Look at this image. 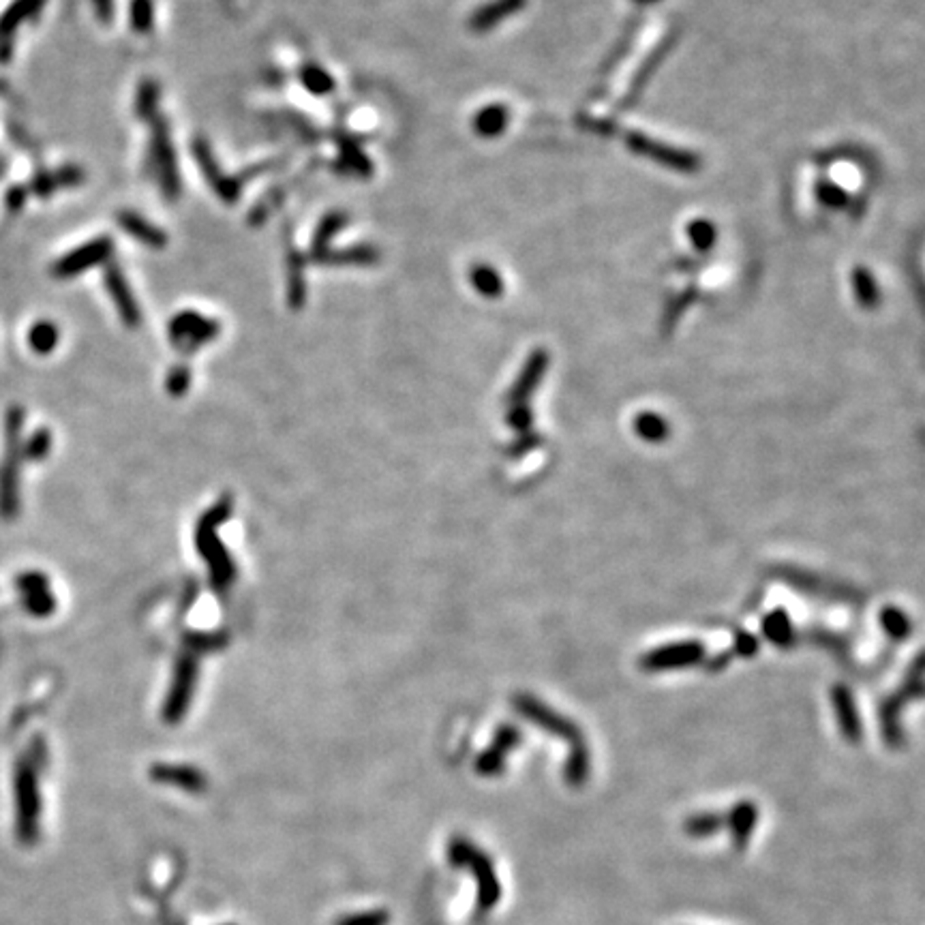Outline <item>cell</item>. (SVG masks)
<instances>
[{"instance_id":"1","label":"cell","mask_w":925,"mask_h":925,"mask_svg":"<svg viewBox=\"0 0 925 925\" xmlns=\"http://www.w3.org/2000/svg\"><path fill=\"white\" fill-rule=\"evenodd\" d=\"M232 512V499L223 497L219 499V504L212 506L202 521L197 523V532H195V544L200 555L208 561V570H210V581L219 591H225L232 585L236 568L232 557L227 555L225 544L219 538V527L230 519Z\"/></svg>"},{"instance_id":"2","label":"cell","mask_w":925,"mask_h":925,"mask_svg":"<svg viewBox=\"0 0 925 925\" xmlns=\"http://www.w3.org/2000/svg\"><path fill=\"white\" fill-rule=\"evenodd\" d=\"M450 863L457 868H465L472 872L474 881L478 885V908L482 913L491 911V908L502 900V883L495 872L491 857L480 851L476 844L467 838H454L450 842Z\"/></svg>"},{"instance_id":"3","label":"cell","mask_w":925,"mask_h":925,"mask_svg":"<svg viewBox=\"0 0 925 925\" xmlns=\"http://www.w3.org/2000/svg\"><path fill=\"white\" fill-rule=\"evenodd\" d=\"M148 168L157 178L159 189L165 200L176 202L183 193V180H180L176 150L172 144V131L168 120L155 116L150 120V146H148Z\"/></svg>"},{"instance_id":"4","label":"cell","mask_w":925,"mask_h":925,"mask_svg":"<svg viewBox=\"0 0 925 925\" xmlns=\"http://www.w3.org/2000/svg\"><path fill=\"white\" fill-rule=\"evenodd\" d=\"M624 142L634 155L643 159L654 161L666 170H673L679 174H696L703 168V159L694 153V150L679 148L673 144H666L660 140L649 138L643 131H626Z\"/></svg>"},{"instance_id":"5","label":"cell","mask_w":925,"mask_h":925,"mask_svg":"<svg viewBox=\"0 0 925 925\" xmlns=\"http://www.w3.org/2000/svg\"><path fill=\"white\" fill-rule=\"evenodd\" d=\"M24 414L20 407H11L7 416V457L0 467V512L5 519H13L20 508L18 476H20V429Z\"/></svg>"},{"instance_id":"6","label":"cell","mask_w":925,"mask_h":925,"mask_svg":"<svg viewBox=\"0 0 925 925\" xmlns=\"http://www.w3.org/2000/svg\"><path fill=\"white\" fill-rule=\"evenodd\" d=\"M219 332H221L219 322L210 320V317L197 313V311H180L178 315L172 317V322L168 326L170 343L185 356L195 354L210 341H215L219 337Z\"/></svg>"},{"instance_id":"7","label":"cell","mask_w":925,"mask_h":925,"mask_svg":"<svg viewBox=\"0 0 925 925\" xmlns=\"http://www.w3.org/2000/svg\"><path fill=\"white\" fill-rule=\"evenodd\" d=\"M514 709H517L519 714L523 718H527L529 722H534L536 726H540V729L549 731L551 735L568 741L570 750L587 746L581 731H579V726H576L572 720L557 714V711H553L551 707L540 703L538 699H534V696L519 694L517 699H514Z\"/></svg>"},{"instance_id":"8","label":"cell","mask_w":925,"mask_h":925,"mask_svg":"<svg viewBox=\"0 0 925 925\" xmlns=\"http://www.w3.org/2000/svg\"><path fill=\"white\" fill-rule=\"evenodd\" d=\"M112 255H114L112 238L101 236L60 257V260L52 266V275L56 279H73V277L82 275L84 270L112 262Z\"/></svg>"},{"instance_id":"9","label":"cell","mask_w":925,"mask_h":925,"mask_svg":"<svg viewBox=\"0 0 925 925\" xmlns=\"http://www.w3.org/2000/svg\"><path fill=\"white\" fill-rule=\"evenodd\" d=\"M191 148H193V157L202 170V176L206 178V183L212 187V191H215L223 202L236 204L242 195V187H245L240 176H227L221 172L219 161L204 138H195Z\"/></svg>"},{"instance_id":"10","label":"cell","mask_w":925,"mask_h":925,"mask_svg":"<svg viewBox=\"0 0 925 925\" xmlns=\"http://www.w3.org/2000/svg\"><path fill=\"white\" fill-rule=\"evenodd\" d=\"M195 681H197V660L187 651V654L176 664L172 688H170L168 699H165V707H163L165 722L176 724L183 720V716L187 714V709L191 705Z\"/></svg>"},{"instance_id":"11","label":"cell","mask_w":925,"mask_h":925,"mask_svg":"<svg viewBox=\"0 0 925 925\" xmlns=\"http://www.w3.org/2000/svg\"><path fill=\"white\" fill-rule=\"evenodd\" d=\"M705 656V647L699 641H677L671 645H662L654 651H647L641 658V669L649 673L675 671L684 666L699 664Z\"/></svg>"},{"instance_id":"12","label":"cell","mask_w":925,"mask_h":925,"mask_svg":"<svg viewBox=\"0 0 925 925\" xmlns=\"http://www.w3.org/2000/svg\"><path fill=\"white\" fill-rule=\"evenodd\" d=\"M677 43V33H669L666 35L654 50H651L643 60H641V65L639 69L634 71L632 75V80H630V86L626 90V95L621 97V103H619V112H628L632 110L636 103H639L641 95L645 93V88L647 84L651 82V78H654V75L658 73V69L662 67V63L666 60V56L671 54L673 50V45Z\"/></svg>"},{"instance_id":"13","label":"cell","mask_w":925,"mask_h":925,"mask_svg":"<svg viewBox=\"0 0 925 925\" xmlns=\"http://www.w3.org/2000/svg\"><path fill=\"white\" fill-rule=\"evenodd\" d=\"M103 281H105V287H108V294L114 302L120 320L125 322L127 328H138L142 324V311H140L138 300H135L133 296V290L125 277L123 268L114 262H108Z\"/></svg>"},{"instance_id":"14","label":"cell","mask_w":925,"mask_h":925,"mask_svg":"<svg viewBox=\"0 0 925 925\" xmlns=\"http://www.w3.org/2000/svg\"><path fill=\"white\" fill-rule=\"evenodd\" d=\"M523 741V733L512 724L499 726V731L495 733V739L491 746L480 754L476 761V771L484 778H493L499 776L506 767V756L510 750L519 748Z\"/></svg>"},{"instance_id":"15","label":"cell","mask_w":925,"mask_h":925,"mask_svg":"<svg viewBox=\"0 0 925 925\" xmlns=\"http://www.w3.org/2000/svg\"><path fill=\"white\" fill-rule=\"evenodd\" d=\"M551 365V354L547 350H542V347H538V350H534L532 354L527 356L525 360V365L517 377V382H514V386L510 388V394H508V403L510 407H519V405H527L529 397H532V394L536 392V388L540 386L542 382V377L544 373H547Z\"/></svg>"},{"instance_id":"16","label":"cell","mask_w":925,"mask_h":925,"mask_svg":"<svg viewBox=\"0 0 925 925\" xmlns=\"http://www.w3.org/2000/svg\"><path fill=\"white\" fill-rule=\"evenodd\" d=\"M285 268H287V277H285L287 305H290L294 311H300L307 302V279H305L307 257L294 247L292 238L285 240Z\"/></svg>"},{"instance_id":"17","label":"cell","mask_w":925,"mask_h":925,"mask_svg":"<svg viewBox=\"0 0 925 925\" xmlns=\"http://www.w3.org/2000/svg\"><path fill=\"white\" fill-rule=\"evenodd\" d=\"M831 703L833 711H836L838 726L848 743H859L863 735V726L859 720V709L855 705L853 692L848 690L844 684H836L831 690Z\"/></svg>"},{"instance_id":"18","label":"cell","mask_w":925,"mask_h":925,"mask_svg":"<svg viewBox=\"0 0 925 925\" xmlns=\"http://www.w3.org/2000/svg\"><path fill=\"white\" fill-rule=\"evenodd\" d=\"M529 0H489L487 5L478 7L472 18H469V28L474 33H487V30L506 22L512 15L521 13L527 7Z\"/></svg>"},{"instance_id":"19","label":"cell","mask_w":925,"mask_h":925,"mask_svg":"<svg viewBox=\"0 0 925 925\" xmlns=\"http://www.w3.org/2000/svg\"><path fill=\"white\" fill-rule=\"evenodd\" d=\"M643 26V18H641V13L639 15H632V20L628 22L626 30H624V35H621V39L617 41L615 48L611 50V54L606 56V60L602 63L600 67V82H602V90H598V93L594 95V99H602L606 95V82H609L613 78V73L619 69V65L624 63V60L628 58L630 50H632V45L636 41V37H639V30Z\"/></svg>"},{"instance_id":"20","label":"cell","mask_w":925,"mask_h":925,"mask_svg":"<svg viewBox=\"0 0 925 925\" xmlns=\"http://www.w3.org/2000/svg\"><path fill=\"white\" fill-rule=\"evenodd\" d=\"M118 225L123 227L131 238H135L140 245L148 249L159 251V249L168 247V234H165L159 225L150 223L148 219L138 215V212H133V210L118 212Z\"/></svg>"},{"instance_id":"21","label":"cell","mask_w":925,"mask_h":925,"mask_svg":"<svg viewBox=\"0 0 925 925\" xmlns=\"http://www.w3.org/2000/svg\"><path fill=\"white\" fill-rule=\"evenodd\" d=\"M18 587L22 591L24 604L30 613L37 617H45L54 611V594L50 591V583L43 574L39 572L24 574Z\"/></svg>"},{"instance_id":"22","label":"cell","mask_w":925,"mask_h":925,"mask_svg":"<svg viewBox=\"0 0 925 925\" xmlns=\"http://www.w3.org/2000/svg\"><path fill=\"white\" fill-rule=\"evenodd\" d=\"M150 778L161 784H172L187 793H202L208 780L200 769L189 765H157L150 769Z\"/></svg>"},{"instance_id":"23","label":"cell","mask_w":925,"mask_h":925,"mask_svg":"<svg viewBox=\"0 0 925 925\" xmlns=\"http://www.w3.org/2000/svg\"><path fill=\"white\" fill-rule=\"evenodd\" d=\"M756 823H758V808H756V803H752V801H739V803H735L731 812H726V827L724 829H729L731 842H733V846L737 848V851H741V848H746L750 836L756 829Z\"/></svg>"},{"instance_id":"24","label":"cell","mask_w":925,"mask_h":925,"mask_svg":"<svg viewBox=\"0 0 925 925\" xmlns=\"http://www.w3.org/2000/svg\"><path fill=\"white\" fill-rule=\"evenodd\" d=\"M313 264L326 266H375L379 262V249L373 245H354L345 249H328L309 257Z\"/></svg>"},{"instance_id":"25","label":"cell","mask_w":925,"mask_h":925,"mask_svg":"<svg viewBox=\"0 0 925 925\" xmlns=\"http://www.w3.org/2000/svg\"><path fill=\"white\" fill-rule=\"evenodd\" d=\"M337 144H339V165L343 170L341 174H352L358 178L373 176V163L354 138H350V135H339Z\"/></svg>"},{"instance_id":"26","label":"cell","mask_w":925,"mask_h":925,"mask_svg":"<svg viewBox=\"0 0 925 925\" xmlns=\"http://www.w3.org/2000/svg\"><path fill=\"white\" fill-rule=\"evenodd\" d=\"M510 125V110L504 103H491L487 108H482L476 112L472 127L474 131L484 140H493L499 138Z\"/></svg>"},{"instance_id":"27","label":"cell","mask_w":925,"mask_h":925,"mask_svg":"<svg viewBox=\"0 0 925 925\" xmlns=\"http://www.w3.org/2000/svg\"><path fill=\"white\" fill-rule=\"evenodd\" d=\"M851 285L859 305L866 311H874L881 305V287H878L876 277L866 266H855L851 272Z\"/></svg>"},{"instance_id":"28","label":"cell","mask_w":925,"mask_h":925,"mask_svg":"<svg viewBox=\"0 0 925 925\" xmlns=\"http://www.w3.org/2000/svg\"><path fill=\"white\" fill-rule=\"evenodd\" d=\"M347 221H350V217H347V212H341V210H332V212H328V215H326L320 223H317V227H315L313 240H311V255H309V257L320 255V253L328 251L332 238H335L339 232L345 230Z\"/></svg>"},{"instance_id":"29","label":"cell","mask_w":925,"mask_h":925,"mask_svg":"<svg viewBox=\"0 0 925 925\" xmlns=\"http://www.w3.org/2000/svg\"><path fill=\"white\" fill-rule=\"evenodd\" d=\"M84 183V172L75 165H69V168H63L52 174H41L33 183V191L41 197L52 195L56 189H67V187H78Z\"/></svg>"},{"instance_id":"30","label":"cell","mask_w":925,"mask_h":925,"mask_svg":"<svg viewBox=\"0 0 925 925\" xmlns=\"http://www.w3.org/2000/svg\"><path fill=\"white\" fill-rule=\"evenodd\" d=\"M469 281H472L474 290L482 298L495 300V298H502L504 292H506V285H504L502 275H499V272L489 264L472 266V270H469Z\"/></svg>"},{"instance_id":"31","label":"cell","mask_w":925,"mask_h":925,"mask_svg":"<svg viewBox=\"0 0 925 925\" xmlns=\"http://www.w3.org/2000/svg\"><path fill=\"white\" fill-rule=\"evenodd\" d=\"M159 101H161V86L157 80H142L135 93V116L144 123H150L155 116H159Z\"/></svg>"},{"instance_id":"32","label":"cell","mask_w":925,"mask_h":925,"mask_svg":"<svg viewBox=\"0 0 925 925\" xmlns=\"http://www.w3.org/2000/svg\"><path fill=\"white\" fill-rule=\"evenodd\" d=\"M724 827H726V814H720V812H699V814H692L684 821V831L690 838H696V840L716 836V833L722 831Z\"/></svg>"},{"instance_id":"33","label":"cell","mask_w":925,"mask_h":925,"mask_svg":"<svg viewBox=\"0 0 925 925\" xmlns=\"http://www.w3.org/2000/svg\"><path fill=\"white\" fill-rule=\"evenodd\" d=\"M45 5V0H15V3L9 7V11L0 18V37L11 35L15 28H18L22 22L30 20L33 15H37Z\"/></svg>"},{"instance_id":"34","label":"cell","mask_w":925,"mask_h":925,"mask_svg":"<svg viewBox=\"0 0 925 925\" xmlns=\"http://www.w3.org/2000/svg\"><path fill=\"white\" fill-rule=\"evenodd\" d=\"M763 632H765L767 639L773 645H778V647H788L793 643L791 617H788L786 611H782V609H776V611H771L769 615H765Z\"/></svg>"},{"instance_id":"35","label":"cell","mask_w":925,"mask_h":925,"mask_svg":"<svg viewBox=\"0 0 925 925\" xmlns=\"http://www.w3.org/2000/svg\"><path fill=\"white\" fill-rule=\"evenodd\" d=\"M58 339H60L58 326L54 322H48V320H39V322H35L33 326H30V330H28V345H30V350L37 352V354L54 352L56 345H58Z\"/></svg>"},{"instance_id":"36","label":"cell","mask_w":925,"mask_h":925,"mask_svg":"<svg viewBox=\"0 0 925 925\" xmlns=\"http://www.w3.org/2000/svg\"><path fill=\"white\" fill-rule=\"evenodd\" d=\"M298 78H300V84L305 86L311 95H317V97L330 95L332 90H335V80H332V75L315 63L302 65Z\"/></svg>"},{"instance_id":"37","label":"cell","mask_w":925,"mask_h":925,"mask_svg":"<svg viewBox=\"0 0 925 925\" xmlns=\"http://www.w3.org/2000/svg\"><path fill=\"white\" fill-rule=\"evenodd\" d=\"M634 431L641 439H645V442H651V444L664 442V439L669 437V433H671L669 431V422H666L662 416H658L654 412H643V414L636 416Z\"/></svg>"},{"instance_id":"38","label":"cell","mask_w":925,"mask_h":925,"mask_svg":"<svg viewBox=\"0 0 925 925\" xmlns=\"http://www.w3.org/2000/svg\"><path fill=\"white\" fill-rule=\"evenodd\" d=\"M285 195H287L285 187H275V189H270L268 193H264L262 200H257L255 206L249 212V225L251 227L264 225L270 219L272 212H275L281 206Z\"/></svg>"},{"instance_id":"39","label":"cell","mask_w":925,"mask_h":925,"mask_svg":"<svg viewBox=\"0 0 925 925\" xmlns=\"http://www.w3.org/2000/svg\"><path fill=\"white\" fill-rule=\"evenodd\" d=\"M688 238H690L692 247L696 251L707 253V251L714 249V245H716L718 230H716V225L711 223L709 219H694L688 225Z\"/></svg>"},{"instance_id":"40","label":"cell","mask_w":925,"mask_h":925,"mask_svg":"<svg viewBox=\"0 0 925 925\" xmlns=\"http://www.w3.org/2000/svg\"><path fill=\"white\" fill-rule=\"evenodd\" d=\"M129 20L135 33L148 35L155 26V3L153 0H131Z\"/></svg>"},{"instance_id":"41","label":"cell","mask_w":925,"mask_h":925,"mask_svg":"<svg viewBox=\"0 0 925 925\" xmlns=\"http://www.w3.org/2000/svg\"><path fill=\"white\" fill-rule=\"evenodd\" d=\"M881 626L887 632V636H891V639H896V641L906 639V636L911 634V628H913L911 619H908L906 613L900 611L898 606H887V609H883Z\"/></svg>"},{"instance_id":"42","label":"cell","mask_w":925,"mask_h":925,"mask_svg":"<svg viewBox=\"0 0 925 925\" xmlns=\"http://www.w3.org/2000/svg\"><path fill=\"white\" fill-rule=\"evenodd\" d=\"M696 296H699V292H696V287H690V290H684L669 302V307H666V311H664V320H662L664 330H671L677 324L681 313H684L692 305V302L696 300Z\"/></svg>"},{"instance_id":"43","label":"cell","mask_w":925,"mask_h":925,"mask_svg":"<svg viewBox=\"0 0 925 925\" xmlns=\"http://www.w3.org/2000/svg\"><path fill=\"white\" fill-rule=\"evenodd\" d=\"M816 197L821 200L827 208H844L848 204V193L833 180H818L816 183Z\"/></svg>"},{"instance_id":"44","label":"cell","mask_w":925,"mask_h":925,"mask_svg":"<svg viewBox=\"0 0 925 925\" xmlns=\"http://www.w3.org/2000/svg\"><path fill=\"white\" fill-rule=\"evenodd\" d=\"M390 915L386 911H367V913H354L335 921V925H388Z\"/></svg>"},{"instance_id":"45","label":"cell","mask_w":925,"mask_h":925,"mask_svg":"<svg viewBox=\"0 0 925 925\" xmlns=\"http://www.w3.org/2000/svg\"><path fill=\"white\" fill-rule=\"evenodd\" d=\"M579 125L585 129V131H591V133H596V135H602V138H611V135H615L619 131L617 123L611 118H594V116H581L579 118Z\"/></svg>"},{"instance_id":"46","label":"cell","mask_w":925,"mask_h":925,"mask_svg":"<svg viewBox=\"0 0 925 925\" xmlns=\"http://www.w3.org/2000/svg\"><path fill=\"white\" fill-rule=\"evenodd\" d=\"M168 392L174 394V397H183V394L191 386V369L187 367H174L168 375Z\"/></svg>"},{"instance_id":"47","label":"cell","mask_w":925,"mask_h":925,"mask_svg":"<svg viewBox=\"0 0 925 925\" xmlns=\"http://www.w3.org/2000/svg\"><path fill=\"white\" fill-rule=\"evenodd\" d=\"M508 424L512 429H517L521 433H529L532 431V424H534V414L529 412V407L527 405H519V407H510V412H508Z\"/></svg>"},{"instance_id":"48","label":"cell","mask_w":925,"mask_h":925,"mask_svg":"<svg viewBox=\"0 0 925 925\" xmlns=\"http://www.w3.org/2000/svg\"><path fill=\"white\" fill-rule=\"evenodd\" d=\"M50 452V433L48 431H39L33 439H30L28 446L24 448L26 459H43L45 454Z\"/></svg>"},{"instance_id":"49","label":"cell","mask_w":925,"mask_h":925,"mask_svg":"<svg viewBox=\"0 0 925 925\" xmlns=\"http://www.w3.org/2000/svg\"><path fill=\"white\" fill-rule=\"evenodd\" d=\"M97 18L103 24H110L114 18V0H93Z\"/></svg>"},{"instance_id":"50","label":"cell","mask_w":925,"mask_h":925,"mask_svg":"<svg viewBox=\"0 0 925 925\" xmlns=\"http://www.w3.org/2000/svg\"><path fill=\"white\" fill-rule=\"evenodd\" d=\"M756 647H758L756 639H754V636H750L748 632H741L737 636V651H739V654L752 656V654H756Z\"/></svg>"},{"instance_id":"51","label":"cell","mask_w":925,"mask_h":925,"mask_svg":"<svg viewBox=\"0 0 925 925\" xmlns=\"http://www.w3.org/2000/svg\"><path fill=\"white\" fill-rule=\"evenodd\" d=\"M634 3L636 5H656V3H660V0H634Z\"/></svg>"}]
</instances>
